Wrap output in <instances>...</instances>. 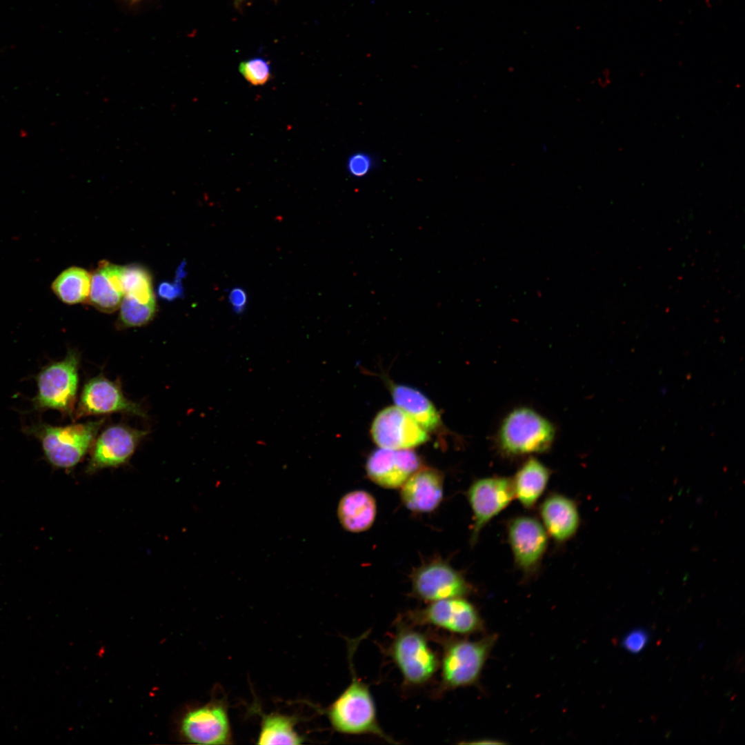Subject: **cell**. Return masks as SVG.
Masks as SVG:
<instances>
[{
	"instance_id": "24",
	"label": "cell",
	"mask_w": 745,
	"mask_h": 745,
	"mask_svg": "<svg viewBox=\"0 0 745 745\" xmlns=\"http://www.w3.org/2000/svg\"><path fill=\"white\" fill-rule=\"evenodd\" d=\"M122 283L124 296L145 304H156L151 275L143 266L137 264L123 266Z\"/></svg>"
},
{
	"instance_id": "4",
	"label": "cell",
	"mask_w": 745,
	"mask_h": 745,
	"mask_svg": "<svg viewBox=\"0 0 745 745\" xmlns=\"http://www.w3.org/2000/svg\"><path fill=\"white\" fill-rule=\"evenodd\" d=\"M104 419L66 426L45 424L30 431L38 437L46 459L55 467L68 469L76 466L94 443Z\"/></svg>"
},
{
	"instance_id": "26",
	"label": "cell",
	"mask_w": 745,
	"mask_h": 745,
	"mask_svg": "<svg viewBox=\"0 0 745 745\" xmlns=\"http://www.w3.org/2000/svg\"><path fill=\"white\" fill-rule=\"evenodd\" d=\"M239 72L250 84L265 85L272 77L270 63L261 57H253L240 62Z\"/></svg>"
},
{
	"instance_id": "12",
	"label": "cell",
	"mask_w": 745,
	"mask_h": 745,
	"mask_svg": "<svg viewBox=\"0 0 745 745\" xmlns=\"http://www.w3.org/2000/svg\"><path fill=\"white\" fill-rule=\"evenodd\" d=\"M147 434L146 430L124 424L107 427L94 441L87 471L93 473L126 463Z\"/></svg>"
},
{
	"instance_id": "18",
	"label": "cell",
	"mask_w": 745,
	"mask_h": 745,
	"mask_svg": "<svg viewBox=\"0 0 745 745\" xmlns=\"http://www.w3.org/2000/svg\"><path fill=\"white\" fill-rule=\"evenodd\" d=\"M123 266L104 261L91 275L90 302L98 310L112 312L124 297Z\"/></svg>"
},
{
	"instance_id": "15",
	"label": "cell",
	"mask_w": 745,
	"mask_h": 745,
	"mask_svg": "<svg viewBox=\"0 0 745 745\" xmlns=\"http://www.w3.org/2000/svg\"><path fill=\"white\" fill-rule=\"evenodd\" d=\"M420 459L411 449L380 448L370 454L366 470L369 479L386 488H400L420 468Z\"/></svg>"
},
{
	"instance_id": "17",
	"label": "cell",
	"mask_w": 745,
	"mask_h": 745,
	"mask_svg": "<svg viewBox=\"0 0 745 745\" xmlns=\"http://www.w3.org/2000/svg\"><path fill=\"white\" fill-rule=\"evenodd\" d=\"M539 513L548 536L558 543L569 540L578 530L580 515L577 504L564 495H548L542 502Z\"/></svg>"
},
{
	"instance_id": "19",
	"label": "cell",
	"mask_w": 745,
	"mask_h": 745,
	"mask_svg": "<svg viewBox=\"0 0 745 745\" xmlns=\"http://www.w3.org/2000/svg\"><path fill=\"white\" fill-rule=\"evenodd\" d=\"M550 470L539 459H526L511 479L515 498L526 508H531L545 491Z\"/></svg>"
},
{
	"instance_id": "20",
	"label": "cell",
	"mask_w": 745,
	"mask_h": 745,
	"mask_svg": "<svg viewBox=\"0 0 745 745\" xmlns=\"http://www.w3.org/2000/svg\"><path fill=\"white\" fill-rule=\"evenodd\" d=\"M377 513L375 498L369 493L353 490L340 499L337 517L342 527L352 533H361L373 524Z\"/></svg>"
},
{
	"instance_id": "10",
	"label": "cell",
	"mask_w": 745,
	"mask_h": 745,
	"mask_svg": "<svg viewBox=\"0 0 745 745\" xmlns=\"http://www.w3.org/2000/svg\"><path fill=\"white\" fill-rule=\"evenodd\" d=\"M114 413L147 417L143 407L128 399L117 382L103 375H97L88 380L80 395L74 413L75 417Z\"/></svg>"
},
{
	"instance_id": "9",
	"label": "cell",
	"mask_w": 745,
	"mask_h": 745,
	"mask_svg": "<svg viewBox=\"0 0 745 745\" xmlns=\"http://www.w3.org/2000/svg\"><path fill=\"white\" fill-rule=\"evenodd\" d=\"M414 595L428 602L464 597L470 586L457 570L439 559L433 560L414 570L411 576Z\"/></svg>"
},
{
	"instance_id": "31",
	"label": "cell",
	"mask_w": 745,
	"mask_h": 745,
	"mask_svg": "<svg viewBox=\"0 0 745 745\" xmlns=\"http://www.w3.org/2000/svg\"><path fill=\"white\" fill-rule=\"evenodd\" d=\"M247 0H233L234 6L237 9H240ZM277 1V0H272Z\"/></svg>"
},
{
	"instance_id": "2",
	"label": "cell",
	"mask_w": 745,
	"mask_h": 745,
	"mask_svg": "<svg viewBox=\"0 0 745 745\" xmlns=\"http://www.w3.org/2000/svg\"><path fill=\"white\" fill-rule=\"evenodd\" d=\"M556 428L545 417L529 407H518L502 419L495 436L499 453L507 457L540 454L550 449Z\"/></svg>"
},
{
	"instance_id": "21",
	"label": "cell",
	"mask_w": 745,
	"mask_h": 745,
	"mask_svg": "<svg viewBox=\"0 0 745 745\" xmlns=\"http://www.w3.org/2000/svg\"><path fill=\"white\" fill-rule=\"evenodd\" d=\"M391 393L395 406L399 407L426 431L435 429L440 424L439 415L433 403L421 392L411 387L392 384Z\"/></svg>"
},
{
	"instance_id": "25",
	"label": "cell",
	"mask_w": 745,
	"mask_h": 745,
	"mask_svg": "<svg viewBox=\"0 0 745 745\" xmlns=\"http://www.w3.org/2000/svg\"><path fill=\"white\" fill-rule=\"evenodd\" d=\"M155 310L156 304H145L124 296L120 305L119 326L121 328L144 326L153 319Z\"/></svg>"
},
{
	"instance_id": "13",
	"label": "cell",
	"mask_w": 745,
	"mask_h": 745,
	"mask_svg": "<svg viewBox=\"0 0 745 745\" xmlns=\"http://www.w3.org/2000/svg\"><path fill=\"white\" fill-rule=\"evenodd\" d=\"M507 531L517 567L526 574L535 572L548 543V535L542 522L530 516H518L510 521Z\"/></svg>"
},
{
	"instance_id": "7",
	"label": "cell",
	"mask_w": 745,
	"mask_h": 745,
	"mask_svg": "<svg viewBox=\"0 0 745 745\" xmlns=\"http://www.w3.org/2000/svg\"><path fill=\"white\" fill-rule=\"evenodd\" d=\"M410 619L415 624L432 626L457 635L475 633L483 628L477 610L464 597L430 602L425 608L411 613Z\"/></svg>"
},
{
	"instance_id": "11",
	"label": "cell",
	"mask_w": 745,
	"mask_h": 745,
	"mask_svg": "<svg viewBox=\"0 0 745 745\" xmlns=\"http://www.w3.org/2000/svg\"><path fill=\"white\" fill-rule=\"evenodd\" d=\"M370 433L379 448L393 450L411 449L428 439L427 431L397 406L376 415Z\"/></svg>"
},
{
	"instance_id": "32",
	"label": "cell",
	"mask_w": 745,
	"mask_h": 745,
	"mask_svg": "<svg viewBox=\"0 0 745 745\" xmlns=\"http://www.w3.org/2000/svg\"><path fill=\"white\" fill-rule=\"evenodd\" d=\"M124 1L127 3H128L129 5H134V4L137 3H139V2H140V1H141L143 0H124Z\"/></svg>"
},
{
	"instance_id": "1",
	"label": "cell",
	"mask_w": 745,
	"mask_h": 745,
	"mask_svg": "<svg viewBox=\"0 0 745 745\" xmlns=\"http://www.w3.org/2000/svg\"><path fill=\"white\" fill-rule=\"evenodd\" d=\"M348 640V663L351 681L344 691L326 708L329 722L336 731L346 735H371L390 744H397L379 724L376 707L368 686L356 675L353 656L361 639Z\"/></svg>"
},
{
	"instance_id": "14",
	"label": "cell",
	"mask_w": 745,
	"mask_h": 745,
	"mask_svg": "<svg viewBox=\"0 0 745 745\" xmlns=\"http://www.w3.org/2000/svg\"><path fill=\"white\" fill-rule=\"evenodd\" d=\"M181 733L188 741L197 744H227L231 731L226 706L212 702L189 711L183 718Z\"/></svg>"
},
{
	"instance_id": "3",
	"label": "cell",
	"mask_w": 745,
	"mask_h": 745,
	"mask_svg": "<svg viewBox=\"0 0 745 745\" xmlns=\"http://www.w3.org/2000/svg\"><path fill=\"white\" fill-rule=\"evenodd\" d=\"M496 639L495 635H489L478 640L454 637L443 641L439 691L475 684Z\"/></svg>"
},
{
	"instance_id": "8",
	"label": "cell",
	"mask_w": 745,
	"mask_h": 745,
	"mask_svg": "<svg viewBox=\"0 0 745 745\" xmlns=\"http://www.w3.org/2000/svg\"><path fill=\"white\" fill-rule=\"evenodd\" d=\"M473 515L471 542L474 544L484 526L515 498L511 478L486 477L474 481L467 490Z\"/></svg>"
},
{
	"instance_id": "29",
	"label": "cell",
	"mask_w": 745,
	"mask_h": 745,
	"mask_svg": "<svg viewBox=\"0 0 745 745\" xmlns=\"http://www.w3.org/2000/svg\"><path fill=\"white\" fill-rule=\"evenodd\" d=\"M178 270L177 277L174 282H162L158 287L159 295L166 300H173L182 295V285L180 279L183 275V266Z\"/></svg>"
},
{
	"instance_id": "23",
	"label": "cell",
	"mask_w": 745,
	"mask_h": 745,
	"mask_svg": "<svg viewBox=\"0 0 745 745\" xmlns=\"http://www.w3.org/2000/svg\"><path fill=\"white\" fill-rule=\"evenodd\" d=\"M295 719L279 713L265 715L262 717L258 744H301L303 737L295 730Z\"/></svg>"
},
{
	"instance_id": "27",
	"label": "cell",
	"mask_w": 745,
	"mask_h": 745,
	"mask_svg": "<svg viewBox=\"0 0 745 745\" xmlns=\"http://www.w3.org/2000/svg\"><path fill=\"white\" fill-rule=\"evenodd\" d=\"M375 159L368 153L357 152L350 155L346 161V169L352 177L366 176L373 169Z\"/></svg>"
},
{
	"instance_id": "28",
	"label": "cell",
	"mask_w": 745,
	"mask_h": 745,
	"mask_svg": "<svg viewBox=\"0 0 745 745\" xmlns=\"http://www.w3.org/2000/svg\"><path fill=\"white\" fill-rule=\"evenodd\" d=\"M649 641V634L642 628H636L626 634L622 642L624 648L633 654L642 651Z\"/></svg>"
},
{
	"instance_id": "30",
	"label": "cell",
	"mask_w": 745,
	"mask_h": 745,
	"mask_svg": "<svg viewBox=\"0 0 745 745\" xmlns=\"http://www.w3.org/2000/svg\"><path fill=\"white\" fill-rule=\"evenodd\" d=\"M228 299L235 313L241 314L244 312L248 301V296L246 292L242 288L235 287L232 288L230 292Z\"/></svg>"
},
{
	"instance_id": "6",
	"label": "cell",
	"mask_w": 745,
	"mask_h": 745,
	"mask_svg": "<svg viewBox=\"0 0 745 745\" xmlns=\"http://www.w3.org/2000/svg\"><path fill=\"white\" fill-rule=\"evenodd\" d=\"M79 362V354L70 350L62 360L52 363L40 371L37 377L38 391L33 399L36 408L72 414L77 399Z\"/></svg>"
},
{
	"instance_id": "16",
	"label": "cell",
	"mask_w": 745,
	"mask_h": 745,
	"mask_svg": "<svg viewBox=\"0 0 745 745\" xmlns=\"http://www.w3.org/2000/svg\"><path fill=\"white\" fill-rule=\"evenodd\" d=\"M404 505L416 513H429L441 503L444 494V477L430 468H419L400 487Z\"/></svg>"
},
{
	"instance_id": "5",
	"label": "cell",
	"mask_w": 745,
	"mask_h": 745,
	"mask_svg": "<svg viewBox=\"0 0 745 745\" xmlns=\"http://www.w3.org/2000/svg\"><path fill=\"white\" fill-rule=\"evenodd\" d=\"M388 652L408 686L428 683L439 669L440 659L426 635L406 624L398 625Z\"/></svg>"
},
{
	"instance_id": "22",
	"label": "cell",
	"mask_w": 745,
	"mask_h": 745,
	"mask_svg": "<svg viewBox=\"0 0 745 745\" xmlns=\"http://www.w3.org/2000/svg\"><path fill=\"white\" fill-rule=\"evenodd\" d=\"M90 284L91 275L86 270L72 266L56 277L51 288L61 301L73 305L88 301Z\"/></svg>"
}]
</instances>
